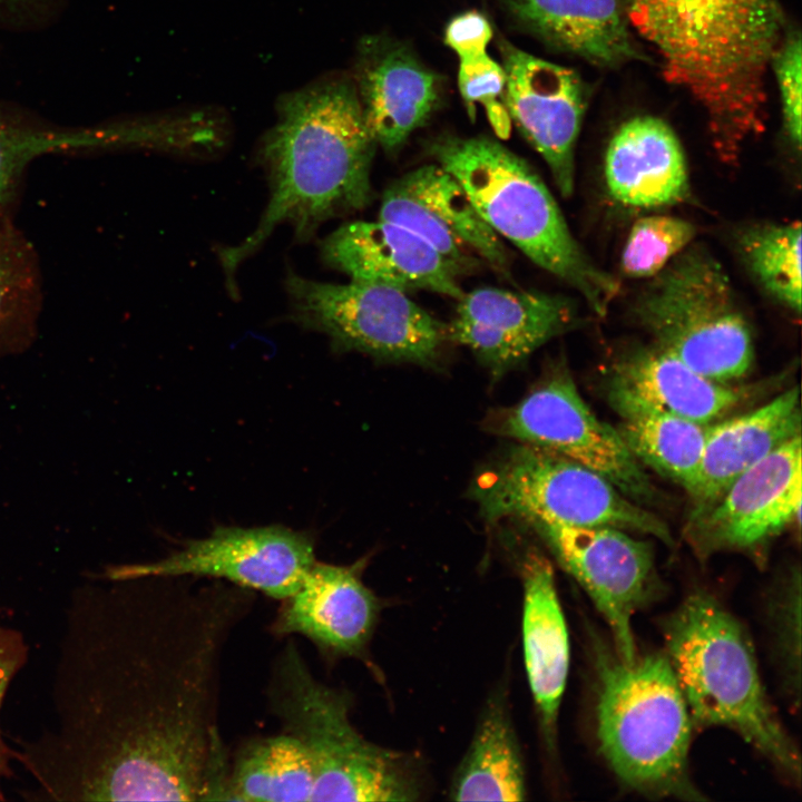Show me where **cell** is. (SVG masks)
Wrapping results in <instances>:
<instances>
[{"label":"cell","instance_id":"obj_6","mask_svg":"<svg viewBox=\"0 0 802 802\" xmlns=\"http://www.w3.org/2000/svg\"><path fill=\"white\" fill-rule=\"evenodd\" d=\"M267 707L311 760L312 802H412L424 791L419 759L366 740L351 721V696L317 679L288 640L274 658Z\"/></svg>","mask_w":802,"mask_h":802},{"label":"cell","instance_id":"obj_2","mask_svg":"<svg viewBox=\"0 0 802 802\" xmlns=\"http://www.w3.org/2000/svg\"><path fill=\"white\" fill-rule=\"evenodd\" d=\"M274 124L255 151L270 199L256 228L239 244L217 250L226 287L237 294L235 272L281 224L309 241L324 222L365 207L376 141L353 78L326 74L276 100Z\"/></svg>","mask_w":802,"mask_h":802},{"label":"cell","instance_id":"obj_4","mask_svg":"<svg viewBox=\"0 0 802 802\" xmlns=\"http://www.w3.org/2000/svg\"><path fill=\"white\" fill-rule=\"evenodd\" d=\"M694 730L735 732L784 779L800 784L801 755L775 712L750 636L711 593L694 590L661 623Z\"/></svg>","mask_w":802,"mask_h":802},{"label":"cell","instance_id":"obj_3","mask_svg":"<svg viewBox=\"0 0 802 802\" xmlns=\"http://www.w3.org/2000/svg\"><path fill=\"white\" fill-rule=\"evenodd\" d=\"M667 82L703 108L718 158L734 164L766 121V74L788 28L780 0H622Z\"/></svg>","mask_w":802,"mask_h":802},{"label":"cell","instance_id":"obj_31","mask_svg":"<svg viewBox=\"0 0 802 802\" xmlns=\"http://www.w3.org/2000/svg\"><path fill=\"white\" fill-rule=\"evenodd\" d=\"M696 227L688 221L649 215L637 219L620 256V270L630 278H651L689 246Z\"/></svg>","mask_w":802,"mask_h":802},{"label":"cell","instance_id":"obj_13","mask_svg":"<svg viewBox=\"0 0 802 802\" xmlns=\"http://www.w3.org/2000/svg\"><path fill=\"white\" fill-rule=\"evenodd\" d=\"M581 586L607 623L616 653L637 655L633 617L662 593L649 542L613 527L528 524Z\"/></svg>","mask_w":802,"mask_h":802},{"label":"cell","instance_id":"obj_34","mask_svg":"<svg viewBox=\"0 0 802 802\" xmlns=\"http://www.w3.org/2000/svg\"><path fill=\"white\" fill-rule=\"evenodd\" d=\"M458 87L469 116L475 118L476 105L480 104L495 133L502 139L508 138L511 121L503 101L506 74L502 66L487 52L461 59Z\"/></svg>","mask_w":802,"mask_h":802},{"label":"cell","instance_id":"obj_19","mask_svg":"<svg viewBox=\"0 0 802 802\" xmlns=\"http://www.w3.org/2000/svg\"><path fill=\"white\" fill-rule=\"evenodd\" d=\"M360 569V563L341 566L316 560L300 588L281 600L268 627L271 634L281 638L301 635L329 659L360 656L381 608Z\"/></svg>","mask_w":802,"mask_h":802},{"label":"cell","instance_id":"obj_15","mask_svg":"<svg viewBox=\"0 0 802 802\" xmlns=\"http://www.w3.org/2000/svg\"><path fill=\"white\" fill-rule=\"evenodd\" d=\"M498 48L510 121L544 158L560 194L569 197L575 187V146L588 87L575 70L535 57L506 39Z\"/></svg>","mask_w":802,"mask_h":802},{"label":"cell","instance_id":"obj_28","mask_svg":"<svg viewBox=\"0 0 802 802\" xmlns=\"http://www.w3.org/2000/svg\"><path fill=\"white\" fill-rule=\"evenodd\" d=\"M310 757L291 735H255L229 753L224 801H312Z\"/></svg>","mask_w":802,"mask_h":802},{"label":"cell","instance_id":"obj_37","mask_svg":"<svg viewBox=\"0 0 802 802\" xmlns=\"http://www.w3.org/2000/svg\"><path fill=\"white\" fill-rule=\"evenodd\" d=\"M489 20L477 10H469L453 17L444 29V43L459 59L482 55L492 38Z\"/></svg>","mask_w":802,"mask_h":802},{"label":"cell","instance_id":"obj_5","mask_svg":"<svg viewBox=\"0 0 802 802\" xmlns=\"http://www.w3.org/2000/svg\"><path fill=\"white\" fill-rule=\"evenodd\" d=\"M598 749L617 779L647 798L703 801L688 754L694 726L665 652L620 657L594 636Z\"/></svg>","mask_w":802,"mask_h":802},{"label":"cell","instance_id":"obj_23","mask_svg":"<svg viewBox=\"0 0 802 802\" xmlns=\"http://www.w3.org/2000/svg\"><path fill=\"white\" fill-rule=\"evenodd\" d=\"M524 29L554 49L602 67L647 60L622 0H497Z\"/></svg>","mask_w":802,"mask_h":802},{"label":"cell","instance_id":"obj_29","mask_svg":"<svg viewBox=\"0 0 802 802\" xmlns=\"http://www.w3.org/2000/svg\"><path fill=\"white\" fill-rule=\"evenodd\" d=\"M41 306V276L31 243L0 217V358L35 339Z\"/></svg>","mask_w":802,"mask_h":802},{"label":"cell","instance_id":"obj_38","mask_svg":"<svg viewBox=\"0 0 802 802\" xmlns=\"http://www.w3.org/2000/svg\"><path fill=\"white\" fill-rule=\"evenodd\" d=\"M2 1H4V0H0V2H2Z\"/></svg>","mask_w":802,"mask_h":802},{"label":"cell","instance_id":"obj_36","mask_svg":"<svg viewBox=\"0 0 802 802\" xmlns=\"http://www.w3.org/2000/svg\"><path fill=\"white\" fill-rule=\"evenodd\" d=\"M28 656L27 644L22 635L3 622L0 615V716L9 686ZM16 751L7 744L1 730L0 718V794L2 784L12 775Z\"/></svg>","mask_w":802,"mask_h":802},{"label":"cell","instance_id":"obj_9","mask_svg":"<svg viewBox=\"0 0 802 802\" xmlns=\"http://www.w3.org/2000/svg\"><path fill=\"white\" fill-rule=\"evenodd\" d=\"M489 521L516 518L575 527H613L672 545L667 525L608 479L547 449L511 447L472 489Z\"/></svg>","mask_w":802,"mask_h":802},{"label":"cell","instance_id":"obj_1","mask_svg":"<svg viewBox=\"0 0 802 802\" xmlns=\"http://www.w3.org/2000/svg\"><path fill=\"white\" fill-rule=\"evenodd\" d=\"M104 578L68 607L53 725L16 752L33 799L224 801L221 666L256 593L218 579Z\"/></svg>","mask_w":802,"mask_h":802},{"label":"cell","instance_id":"obj_26","mask_svg":"<svg viewBox=\"0 0 802 802\" xmlns=\"http://www.w3.org/2000/svg\"><path fill=\"white\" fill-rule=\"evenodd\" d=\"M608 400L619 415L617 429L628 450L688 493L695 486L707 424H700L656 408L630 394L609 390Z\"/></svg>","mask_w":802,"mask_h":802},{"label":"cell","instance_id":"obj_20","mask_svg":"<svg viewBox=\"0 0 802 802\" xmlns=\"http://www.w3.org/2000/svg\"><path fill=\"white\" fill-rule=\"evenodd\" d=\"M353 81L366 124L388 153L398 151L442 100L439 76L408 46L385 36L361 40Z\"/></svg>","mask_w":802,"mask_h":802},{"label":"cell","instance_id":"obj_8","mask_svg":"<svg viewBox=\"0 0 802 802\" xmlns=\"http://www.w3.org/2000/svg\"><path fill=\"white\" fill-rule=\"evenodd\" d=\"M649 280L633 311L655 345L715 382L730 384L749 373L752 332L726 272L710 252L689 245Z\"/></svg>","mask_w":802,"mask_h":802},{"label":"cell","instance_id":"obj_7","mask_svg":"<svg viewBox=\"0 0 802 802\" xmlns=\"http://www.w3.org/2000/svg\"><path fill=\"white\" fill-rule=\"evenodd\" d=\"M428 148L497 235L576 290L594 313L607 314L619 292L618 281L588 257L556 199L524 158L483 136L443 135Z\"/></svg>","mask_w":802,"mask_h":802},{"label":"cell","instance_id":"obj_32","mask_svg":"<svg viewBox=\"0 0 802 802\" xmlns=\"http://www.w3.org/2000/svg\"><path fill=\"white\" fill-rule=\"evenodd\" d=\"M773 652L782 687L791 704L801 700V576L793 569L767 597Z\"/></svg>","mask_w":802,"mask_h":802},{"label":"cell","instance_id":"obj_18","mask_svg":"<svg viewBox=\"0 0 802 802\" xmlns=\"http://www.w3.org/2000/svg\"><path fill=\"white\" fill-rule=\"evenodd\" d=\"M323 262L352 282L392 286L404 292L424 290L463 295L458 276L463 272L412 231L378 219L344 224L320 245Z\"/></svg>","mask_w":802,"mask_h":802},{"label":"cell","instance_id":"obj_24","mask_svg":"<svg viewBox=\"0 0 802 802\" xmlns=\"http://www.w3.org/2000/svg\"><path fill=\"white\" fill-rule=\"evenodd\" d=\"M521 570L525 668L546 743L551 746L569 671L568 630L550 561L529 552Z\"/></svg>","mask_w":802,"mask_h":802},{"label":"cell","instance_id":"obj_30","mask_svg":"<svg viewBox=\"0 0 802 802\" xmlns=\"http://www.w3.org/2000/svg\"><path fill=\"white\" fill-rule=\"evenodd\" d=\"M801 223L752 225L739 236L741 256L757 284L793 313H801Z\"/></svg>","mask_w":802,"mask_h":802},{"label":"cell","instance_id":"obj_25","mask_svg":"<svg viewBox=\"0 0 802 802\" xmlns=\"http://www.w3.org/2000/svg\"><path fill=\"white\" fill-rule=\"evenodd\" d=\"M608 389L700 424L725 418L747 394L702 376L655 344L633 348L619 356L612 366Z\"/></svg>","mask_w":802,"mask_h":802},{"label":"cell","instance_id":"obj_11","mask_svg":"<svg viewBox=\"0 0 802 802\" xmlns=\"http://www.w3.org/2000/svg\"><path fill=\"white\" fill-rule=\"evenodd\" d=\"M490 429L590 468L639 505L658 500L657 490L617 429L594 413L564 371L550 375L517 404L500 410L490 420Z\"/></svg>","mask_w":802,"mask_h":802},{"label":"cell","instance_id":"obj_21","mask_svg":"<svg viewBox=\"0 0 802 802\" xmlns=\"http://www.w3.org/2000/svg\"><path fill=\"white\" fill-rule=\"evenodd\" d=\"M605 180L612 197L637 208L685 203L691 184L683 147L669 125L654 116L622 124L606 149Z\"/></svg>","mask_w":802,"mask_h":802},{"label":"cell","instance_id":"obj_22","mask_svg":"<svg viewBox=\"0 0 802 802\" xmlns=\"http://www.w3.org/2000/svg\"><path fill=\"white\" fill-rule=\"evenodd\" d=\"M801 428L798 385L754 410L707 424L689 516L711 507L743 472L801 436Z\"/></svg>","mask_w":802,"mask_h":802},{"label":"cell","instance_id":"obj_27","mask_svg":"<svg viewBox=\"0 0 802 802\" xmlns=\"http://www.w3.org/2000/svg\"><path fill=\"white\" fill-rule=\"evenodd\" d=\"M526 773L506 696L492 695L470 746L457 767L449 798L453 801H524Z\"/></svg>","mask_w":802,"mask_h":802},{"label":"cell","instance_id":"obj_35","mask_svg":"<svg viewBox=\"0 0 802 802\" xmlns=\"http://www.w3.org/2000/svg\"><path fill=\"white\" fill-rule=\"evenodd\" d=\"M773 69L781 97L784 134L796 151L801 149L802 43L799 30L789 28L776 48Z\"/></svg>","mask_w":802,"mask_h":802},{"label":"cell","instance_id":"obj_33","mask_svg":"<svg viewBox=\"0 0 802 802\" xmlns=\"http://www.w3.org/2000/svg\"><path fill=\"white\" fill-rule=\"evenodd\" d=\"M76 133L32 129L0 117V217L17 196L28 164L38 155L75 148Z\"/></svg>","mask_w":802,"mask_h":802},{"label":"cell","instance_id":"obj_10","mask_svg":"<svg viewBox=\"0 0 802 802\" xmlns=\"http://www.w3.org/2000/svg\"><path fill=\"white\" fill-rule=\"evenodd\" d=\"M285 290L292 321L338 350L429 365L448 341L447 324L392 286L317 282L288 271Z\"/></svg>","mask_w":802,"mask_h":802},{"label":"cell","instance_id":"obj_14","mask_svg":"<svg viewBox=\"0 0 802 802\" xmlns=\"http://www.w3.org/2000/svg\"><path fill=\"white\" fill-rule=\"evenodd\" d=\"M802 501V444L795 437L743 472L706 510L688 516L685 536L702 559L755 551L796 520Z\"/></svg>","mask_w":802,"mask_h":802},{"label":"cell","instance_id":"obj_17","mask_svg":"<svg viewBox=\"0 0 802 802\" xmlns=\"http://www.w3.org/2000/svg\"><path fill=\"white\" fill-rule=\"evenodd\" d=\"M457 303L448 341L470 349L496 376L579 321L571 299L538 291L480 287Z\"/></svg>","mask_w":802,"mask_h":802},{"label":"cell","instance_id":"obj_16","mask_svg":"<svg viewBox=\"0 0 802 802\" xmlns=\"http://www.w3.org/2000/svg\"><path fill=\"white\" fill-rule=\"evenodd\" d=\"M379 219L401 225L426 239L463 273L483 258L507 273L501 237L480 216L460 183L438 164L394 180L384 192Z\"/></svg>","mask_w":802,"mask_h":802},{"label":"cell","instance_id":"obj_12","mask_svg":"<svg viewBox=\"0 0 802 802\" xmlns=\"http://www.w3.org/2000/svg\"><path fill=\"white\" fill-rule=\"evenodd\" d=\"M316 561L314 541L283 526L218 527L166 557L108 568L104 577H195L218 579L283 600L293 595Z\"/></svg>","mask_w":802,"mask_h":802}]
</instances>
